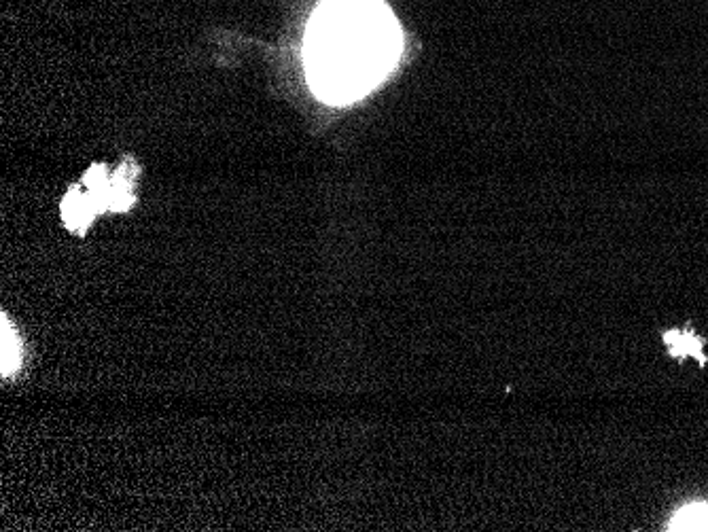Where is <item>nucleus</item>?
Returning <instances> with one entry per match:
<instances>
[{"label":"nucleus","mask_w":708,"mask_h":532,"mask_svg":"<svg viewBox=\"0 0 708 532\" xmlns=\"http://www.w3.org/2000/svg\"><path fill=\"white\" fill-rule=\"evenodd\" d=\"M664 342H666L670 354L675 359L692 357V359H698L700 365L706 363L704 350H702V340L696 338L692 331H677V329L666 331L664 333Z\"/></svg>","instance_id":"2"},{"label":"nucleus","mask_w":708,"mask_h":532,"mask_svg":"<svg viewBox=\"0 0 708 532\" xmlns=\"http://www.w3.org/2000/svg\"><path fill=\"white\" fill-rule=\"evenodd\" d=\"M401 47L384 0H323L306 32L308 81L327 102H354L393 73Z\"/></svg>","instance_id":"1"},{"label":"nucleus","mask_w":708,"mask_h":532,"mask_svg":"<svg viewBox=\"0 0 708 532\" xmlns=\"http://www.w3.org/2000/svg\"><path fill=\"white\" fill-rule=\"evenodd\" d=\"M668 530H708V503H694L677 511Z\"/></svg>","instance_id":"3"}]
</instances>
